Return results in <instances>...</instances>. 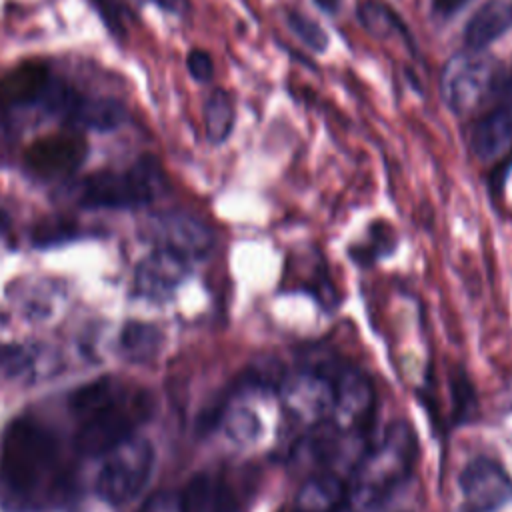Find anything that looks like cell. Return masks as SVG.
<instances>
[{"label":"cell","mask_w":512,"mask_h":512,"mask_svg":"<svg viewBox=\"0 0 512 512\" xmlns=\"http://www.w3.org/2000/svg\"><path fill=\"white\" fill-rule=\"evenodd\" d=\"M56 456V442L48 430L28 418L14 420L0 450V484L6 496L18 504L34 502L56 468Z\"/></svg>","instance_id":"1"},{"label":"cell","mask_w":512,"mask_h":512,"mask_svg":"<svg viewBox=\"0 0 512 512\" xmlns=\"http://www.w3.org/2000/svg\"><path fill=\"white\" fill-rule=\"evenodd\" d=\"M416 456V438L408 424L398 422L366 452L348 486V502L356 512H364L384 500L410 472Z\"/></svg>","instance_id":"2"},{"label":"cell","mask_w":512,"mask_h":512,"mask_svg":"<svg viewBox=\"0 0 512 512\" xmlns=\"http://www.w3.org/2000/svg\"><path fill=\"white\" fill-rule=\"evenodd\" d=\"M162 184V172L152 156H142L130 170H102L80 184L78 200L86 208H132L148 204Z\"/></svg>","instance_id":"3"},{"label":"cell","mask_w":512,"mask_h":512,"mask_svg":"<svg viewBox=\"0 0 512 512\" xmlns=\"http://www.w3.org/2000/svg\"><path fill=\"white\" fill-rule=\"evenodd\" d=\"M154 466V450L142 438H128L114 448L96 478L98 496L110 506H122L136 498L148 484Z\"/></svg>","instance_id":"4"},{"label":"cell","mask_w":512,"mask_h":512,"mask_svg":"<svg viewBox=\"0 0 512 512\" xmlns=\"http://www.w3.org/2000/svg\"><path fill=\"white\" fill-rule=\"evenodd\" d=\"M496 84V70L486 58L458 54L442 70L440 94L452 112L464 114L496 90Z\"/></svg>","instance_id":"5"},{"label":"cell","mask_w":512,"mask_h":512,"mask_svg":"<svg viewBox=\"0 0 512 512\" xmlns=\"http://www.w3.org/2000/svg\"><path fill=\"white\" fill-rule=\"evenodd\" d=\"M280 394L286 410L296 420L316 426L328 414H332L334 386H332V376L324 372L306 370V372L288 376L280 384Z\"/></svg>","instance_id":"6"},{"label":"cell","mask_w":512,"mask_h":512,"mask_svg":"<svg viewBox=\"0 0 512 512\" xmlns=\"http://www.w3.org/2000/svg\"><path fill=\"white\" fill-rule=\"evenodd\" d=\"M460 490L472 512H494L512 496L508 472L492 458L470 460L460 474Z\"/></svg>","instance_id":"7"},{"label":"cell","mask_w":512,"mask_h":512,"mask_svg":"<svg viewBox=\"0 0 512 512\" xmlns=\"http://www.w3.org/2000/svg\"><path fill=\"white\" fill-rule=\"evenodd\" d=\"M332 414L336 428L364 430L374 414V388L370 380L354 368H344L332 378Z\"/></svg>","instance_id":"8"},{"label":"cell","mask_w":512,"mask_h":512,"mask_svg":"<svg viewBox=\"0 0 512 512\" xmlns=\"http://www.w3.org/2000/svg\"><path fill=\"white\" fill-rule=\"evenodd\" d=\"M134 420L112 400L86 416L74 446L82 456H106L132 436Z\"/></svg>","instance_id":"9"},{"label":"cell","mask_w":512,"mask_h":512,"mask_svg":"<svg viewBox=\"0 0 512 512\" xmlns=\"http://www.w3.org/2000/svg\"><path fill=\"white\" fill-rule=\"evenodd\" d=\"M86 158V142L76 134H52L38 138L24 154L26 166L42 178L72 174Z\"/></svg>","instance_id":"10"},{"label":"cell","mask_w":512,"mask_h":512,"mask_svg":"<svg viewBox=\"0 0 512 512\" xmlns=\"http://www.w3.org/2000/svg\"><path fill=\"white\" fill-rule=\"evenodd\" d=\"M162 248L190 260L204 256L212 246V232L188 214H166L156 224Z\"/></svg>","instance_id":"11"},{"label":"cell","mask_w":512,"mask_h":512,"mask_svg":"<svg viewBox=\"0 0 512 512\" xmlns=\"http://www.w3.org/2000/svg\"><path fill=\"white\" fill-rule=\"evenodd\" d=\"M52 78L46 66L22 64L0 78V106L42 104Z\"/></svg>","instance_id":"12"},{"label":"cell","mask_w":512,"mask_h":512,"mask_svg":"<svg viewBox=\"0 0 512 512\" xmlns=\"http://www.w3.org/2000/svg\"><path fill=\"white\" fill-rule=\"evenodd\" d=\"M512 144V104L484 114L470 132V148L478 160H494Z\"/></svg>","instance_id":"13"},{"label":"cell","mask_w":512,"mask_h":512,"mask_svg":"<svg viewBox=\"0 0 512 512\" xmlns=\"http://www.w3.org/2000/svg\"><path fill=\"white\" fill-rule=\"evenodd\" d=\"M512 28V2L490 0L480 6L464 28V44L470 50H484Z\"/></svg>","instance_id":"14"},{"label":"cell","mask_w":512,"mask_h":512,"mask_svg":"<svg viewBox=\"0 0 512 512\" xmlns=\"http://www.w3.org/2000/svg\"><path fill=\"white\" fill-rule=\"evenodd\" d=\"M188 268V260L160 248L152 256H148L138 268V288L148 296H162L174 290L184 278Z\"/></svg>","instance_id":"15"},{"label":"cell","mask_w":512,"mask_h":512,"mask_svg":"<svg viewBox=\"0 0 512 512\" xmlns=\"http://www.w3.org/2000/svg\"><path fill=\"white\" fill-rule=\"evenodd\" d=\"M64 118L80 128L108 132L126 120V108L114 98H84L74 94Z\"/></svg>","instance_id":"16"},{"label":"cell","mask_w":512,"mask_h":512,"mask_svg":"<svg viewBox=\"0 0 512 512\" xmlns=\"http://www.w3.org/2000/svg\"><path fill=\"white\" fill-rule=\"evenodd\" d=\"M348 502V486L334 474L320 472L310 476L298 496L296 510L300 512H338Z\"/></svg>","instance_id":"17"},{"label":"cell","mask_w":512,"mask_h":512,"mask_svg":"<svg viewBox=\"0 0 512 512\" xmlns=\"http://www.w3.org/2000/svg\"><path fill=\"white\" fill-rule=\"evenodd\" d=\"M358 22L362 24V28L368 34H372L380 40L398 36L406 44H410V34L406 30V26L402 24V20L398 18V14L380 0L362 2L358 6Z\"/></svg>","instance_id":"18"},{"label":"cell","mask_w":512,"mask_h":512,"mask_svg":"<svg viewBox=\"0 0 512 512\" xmlns=\"http://www.w3.org/2000/svg\"><path fill=\"white\" fill-rule=\"evenodd\" d=\"M234 118L232 96L226 90L216 88L204 102V128L208 140L212 144L224 142L232 134Z\"/></svg>","instance_id":"19"},{"label":"cell","mask_w":512,"mask_h":512,"mask_svg":"<svg viewBox=\"0 0 512 512\" xmlns=\"http://www.w3.org/2000/svg\"><path fill=\"white\" fill-rule=\"evenodd\" d=\"M112 402V380L110 378H100L94 382H88L80 386L72 396H70V410L78 416H90L98 408L106 406Z\"/></svg>","instance_id":"20"},{"label":"cell","mask_w":512,"mask_h":512,"mask_svg":"<svg viewBox=\"0 0 512 512\" xmlns=\"http://www.w3.org/2000/svg\"><path fill=\"white\" fill-rule=\"evenodd\" d=\"M120 342L124 346V350H128L130 354L138 356V358H146L150 354H154L160 346V332L144 322H128L122 330Z\"/></svg>","instance_id":"21"},{"label":"cell","mask_w":512,"mask_h":512,"mask_svg":"<svg viewBox=\"0 0 512 512\" xmlns=\"http://www.w3.org/2000/svg\"><path fill=\"white\" fill-rule=\"evenodd\" d=\"M286 22H288V28L292 30V34L296 38H300V42L306 44L308 48H312L316 52H322L328 46V36L322 30V26L318 22L306 18L302 12L288 10L286 12Z\"/></svg>","instance_id":"22"},{"label":"cell","mask_w":512,"mask_h":512,"mask_svg":"<svg viewBox=\"0 0 512 512\" xmlns=\"http://www.w3.org/2000/svg\"><path fill=\"white\" fill-rule=\"evenodd\" d=\"M74 236H76V224L66 218H46L32 232V240L36 246L62 244Z\"/></svg>","instance_id":"23"},{"label":"cell","mask_w":512,"mask_h":512,"mask_svg":"<svg viewBox=\"0 0 512 512\" xmlns=\"http://www.w3.org/2000/svg\"><path fill=\"white\" fill-rule=\"evenodd\" d=\"M138 512H186L182 494L172 492V490H162L154 492Z\"/></svg>","instance_id":"24"},{"label":"cell","mask_w":512,"mask_h":512,"mask_svg":"<svg viewBox=\"0 0 512 512\" xmlns=\"http://www.w3.org/2000/svg\"><path fill=\"white\" fill-rule=\"evenodd\" d=\"M186 66H188V72L192 74V78L198 82H210L214 76V62H212L210 54L204 50L188 52Z\"/></svg>","instance_id":"25"},{"label":"cell","mask_w":512,"mask_h":512,"mask_svg":"<svg viewBox=\"0 0 512 512\" xmlns=\"http://www.w3.org/2000/svg\"><path fill=\"white\" fill-rule=\"evenodd\" d=\"M452 386H454V398H456V410L464 412L470 410V406L474 404V394H472V386L466 380L464 374H454L452 376Z\"/></svg>","instance_id":"26"},{"label":"cell","mask_w":512,"mask_h":512,"mask_svg":"<svg viewBox=\"0 0 512 512\" xmlns=\"http://www.w3.org/2000/svg\"><path fill=\"white\" fill-rule=\"evenodd\" d=\"M94 6L98 8L100 16L108 24V28L114 34H122V22H120V6L114 0H92Z\"/></svg>","instance_id":"27"},{"label":"cell","mask_w":512,"mask_h":512,"mask_svg":"<svg viewBox=\"0 0 512 512\" xmlns=\"http://www.w3.org/2000/svg\"><path fill=\"white\" fill-rule=\"evenodd\" d=\"M466 4H468V0H432V6L440 16H450Z\"/></svg>","instance_id":"28"},{"label":"cell","mask_w":512,"mask_h":512,"mask_svg":"<svg viewBox=\"0 0 512 512\" xmlns=\"http://www.w3.org/2000/svg\"><path fill=\"white\" fill-rule=\"evenodd\" d=\"M496 90H498L502 96H508V98H512V70H510L508 74H504L502 78H498Z\"/></svg>","instance_id":"29"},{"label":"cell","mask_w":512,"mask_h":512,"mask_svg":"<svg viewBox=\"0 0 512 512\" xmlns=\"http://www.w3.org/2000/svg\"><path fill=\"white\" fill-rule=\"evenodd\" d=\"M154 2L170 12H182L186 6V0H154Z\"/></svg>","instance_id":"30"},{"label":"cell","mask_w":512,"mask_h":512,"mask_svg":"<svg viewBox=\"0 0 512 512\" xmlns=\"http://www.w3.org/2000/svg\"><path fill=\"white\" fill-rule=\"evenodd\" d=\"M314 2L318 4L320 10H324L328 14H334L338 10V6H340V0H314Z\"/></svg>","instance_id":"31"},{"label":"cell","mask_w":512,"mask_h":512,"mask_svg":"<svg viewBox=\"0 0 512 512\" xmlns=\"http://www.w3.org/2000/svg\"><path fill=\"white\" fill-rule=\"evenodd\" d=\"M8 226V216L4 212H0V230H4Z\"/></svg>","instance_id":"32"},{"label":"cell","mask_w":512,"mask_h":512,"mask_svg":"<svg viewBox=\"0 0 512 512\" xmlns=\"http://www.w3.org/2000/svg\"><path fill=\"white\" fill-rule=\"evenodd\" d=\"M234 512H240V510H234Z\"/></svg>","instance_id":"33"},{"label":"cell","mask_w":512,"mask_h":512,"mask_svg":"<svg viewBox=\"0 0 512 512\" xmlns=\"http://www.w3.org/2000/svg\"><path fill=\"white\" fill-rule=\"evenodd\" d=\"M296 512H300V510H296Z\"/></svg>","instance_id":"34"}]
</instances>
